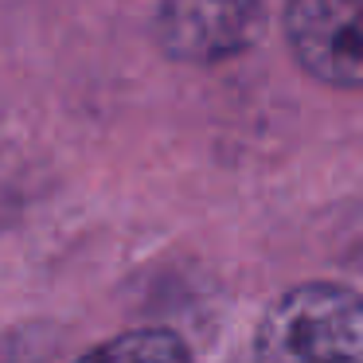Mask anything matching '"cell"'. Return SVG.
<instances>
[{
    "label": "cell",
    "mask_w": 363,
    "mask_h": 363,
    "mask_svg": "<svg viewBox=\"0 0 363 363\" xmlns=\"http://www.w3.org/2000/svg\"><path fill=\"white\" fill-rule=\"evenodd\" d=\"M254 363H363V297L336 281H305L262 316Z\"/></svg>",
    "instance_id": "cell-1"
},
{
    "label": "cell",
    "mask_w": 363,
    "mask_h": 363,
    "mask_svg": "<svg viewBox=\"0 0 363 363\" xmlns=\"http://www.w3.org/2000/svg\"><path fill=\"white\" fill-rule=\"evenodd\" d=\"M266 28L262 4H164L157 40L180 63H219L246 51Z\"/></svg>",
    "instance_id": "cell-3"
},
{
    "label": "cell",
    "mask_w": 363,
    "mask_h": 363,
    "mask_svg": "<svg viewBox=\"0 0 363 363\" xmlns=\"http://www.w3.org/2000/svg\"><path fill=\"white\" fill-rule=\"evenodd\" d=\"M285 35L301 71L324 86H363V0H293Z\"/></svg>",
    "instance_id": "cell-2"
},
{
    "label": "cell",
    "mask_w": 363,
    "mask_h": 363,
    "mask_svg": "<svg viewBox=\"0 0 363 363\" xmlns=\"http://www.w3.org/2000/svg\"><path fill=\"white\" fill-rule=\"evenodd\" d=\"M74 363H191V352L176 332L168 328H137L90 347Z\"/></svg>",
    "instance_id": "cell-4"
}]
</instances>
